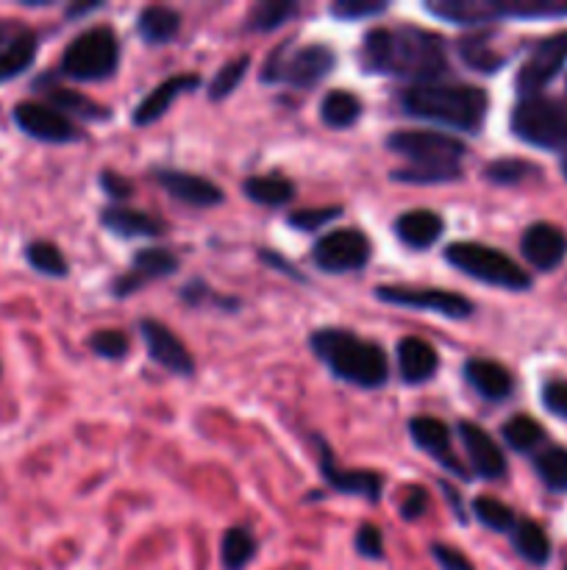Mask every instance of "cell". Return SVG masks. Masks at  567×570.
Segmentation results:
<instances>
[{
	"label": "cell",
	"instance_id": "6da1fadb",
	"mask_svg": "<svg viewBox=\"0 0 567 570\" xmlns=\"http://www.w3.org/2000/svg\"><path fill=\"white\" fill-rule=\"evenodd\" d=\"M362 68L367 73L395 76V79L434 84L448 73L445 42L432 31L404 26V29H373L362 42Z\"/></svg>",
	"mask_w": 567,
	"mask_h": 570
},
{
	"label": "cell",
	"instance_id": "7a4b0ae2",
	"mask_svg": "<svg viewBox=\"0 0 567 570\" xmlns=\"http://www.w3.org/2000/svg\"><path fill=\"white\" fill-rule=\"evenodd\" d=\"M406 114L448 126L462 134H478L487 118V92L473 84H415L401 96Z\"/></svg>",
	"mask_w": 567,
	"mask_h": 570
},
{
	"label": "cell",
	"instance_id": "3957f363",
	"mask_svg": "<svg viewBox=\"0 0 567 570\" xmlns=\"http://www.w3.org/2000/svg\"><path fill=\"white\" fill-rule=\"evenodd\" d=\"M312 348L317 357L332 368L334 376L343 381H351L356 387H382L389 379L387 353L354 331L345 329H321L312 334Z\"/></svg>",
	"mask_w": 567,
	"mask_h": 570
},
{
	"label": "cell",
	"instance_id": "277c9868",
	"mask_svg": "<svg viewBox=\"0 0 567 570\" xmlns=\"http://www.w3.org/2000/svg\"><path fill=\"white\" fill-rule=\"evenodd\" d=\"M445 259L462 270L470 279L484 281V284L500 287V290L520 292L531 287V279L523 268H517L506 253L495 251V248L482 246V242H454L445 251Z\"/></svg>",
	"mask_w": 567,
	"mask_h": 570
},
{
	"label": "cell",
	"instance_id": "5b68a950",
	"mask_svg": "<svg viewBox=\"0 0 567 570\" xmlns=\"http://www.w3.org/2000/svg\"><path fill=\"white\" fill-rule=\"evenodd\" d=\"M337 64L334 51L326 46H301V48H281L267 59L262 70V79L267 84H290L310 90L321 84Z\"/></svg>",
	"mask_w": 567,
	"mask_h": 570
},
{
	"label": "cell",
	"instance_id": "8992f818",
	"mask_svg": "<svg viewBox=\"0 0 567 570\" xmlns=\"http://www.w3.org/2000/svg\"><path fill=\"white\" fill-rule=\"evenodd\" d=\"M120 42L112 29H90L75 37L62 57V73L75 81H103L114 76Z\"/></svg>",
	"mask_w": 567,
	"mask_h": 570
},
{
	"label": "cell",
	"instance_id": "52a82bcc",
	"mask_svg": "<svg viewBox=\"0 0 567 570\" xmlns=\"http://www.w3.org/2000/svg\"><path fill=\"white\" fill-rule=\"evenodd\" d=\"M512 131L528 146L559 151L567 148V109L548 98H523L512 112Z\"/></svg>",
	"mask_w": 567,
	"mask_h": 570
},
{
	"label": "cell",
	"instance_id": "ba28073f",
	"mask_svg": "<svg viewBox=\"0 0 567 570\" xmlns=\"http://www.w3.org/2000/svg\"><path fill=\"white\" fill-rule=\"evenodd\" d=\"M387 148L404 157L412 168H462V157L467 153L465 142L439 131L404 129L389 134Z\"/></svg>",
	"mask_w": 567,
	"mask_h": 570
},
{
	"label": "cell",
	"instance_id": "9c48e42d",
	"mask_svg": "<svg viewBox=\"0 0 567 570\" xmlns=\"http://www.w3.org/2000/svg\"><path fill=\"white\" fill-rule=\"evenodd\" d=\"M376 298L384 303H393V307H406V309H428V312H437L443 318L465 320L473 314V303L467 301L459 292L448 290H434V287H378Z\"/></svg>",
	"mask_w": 567,
	"mask_h": 570
},
{
	"label": "cell",
	"instance_id": "30bf717a",
	"mask_svg": "<svg viewBox=\"0 0 567 570\" xmlns=\"http://www.w3.org/2000/svg\"><path fill=\"white\" fill-rule=\"evenodd\" d=\"M317 268L326 273H351L362 270L371 259V240L356 229H337L323 237L312 251Z\"/></svg>",
	"mask_w": 567,
	"mask_h": 570
},
{
	"label": "cell",
	"instance_id": "8fae6325",
	"mask_svg": "<svg viewBox=\"0 0 567 570\" xmlns=\"http://www.w3.org/2000/svg\"><path fill=\"white\" fill-rule=\"evenodd\" d=\"M14 123L26 131L29 137L40 142H51V146H68V142H79L81 134L62 112H57L48 103L26 101L14 107Z\"/></svg>",
	"mask_w": 567,
	"mask_h": 570
},
{
	"label": "cell",
	"instance_id": "7c38bea8",
	"mask_svg": "<svg viewBox=\"0 0 567 570\" xmlns=\"http://www.w3.org/2000/svg\"><path fill=\"white\" fill-rule=\"evenodd\" d=\"M567 62V31L561 34L548 37V40L539 42L531 51V57L526 59V64L517 73V90L526 92L528 98L534 92L543 90L548 81H554L559 76V70L565 68Z\"/></svg>",
	"mask_w": 567,
	"mask_h": 570
},
{
	"label": "cell",
	"instance_id": "4fadbf2b",
	"mask_svg": "<svg viewBox=\"0 0 567 570\" xmlns=\"http://www.w3.org/2000/svg\"><path fill=\"white\" fill-rule=\"evenodd\" d=\"M37 57V34L18 20H0V84L18 79Z\"/></svg>",
	"mask_w": 567,
	"mask_h": 570
},
{
	"label": "cell",
	"instance_id": "5bb4252c",
	"mask_svg": "<svg viewBox=\"0 0 567 570\" xmlns=\"http://www.w3.org/2000/svg\"><path fill=\"white\" fill-rule=\"evenodd\" d=\"M140 334L145 340L148 353H151L153 362L162 364L164 370L175 376H192L195 373V362H192L190 351H186L184 342L173 334L164 323L159 320H142Z\"/></svg>",
	"mask_w": 567,
	"mask_h": 570
},
{
	"label": "cell",
	"instance_id": "9a60e30c",
	"mask_svg": "<svg viewBox=\"0 0 567 570\" xmlns=\"http://www.w3.org/2000/svg\"><path fill=\"white\" fill-rule=\"evenodd\" d=\"M175 268H179V259H175L173 253L164 251V248H145V251H140L134 257V264H131L129 273L114 279L112 284L114 296L118 298L134 296V292L142 290L148 281L164 279V276L175 273Z\"/></svg>",
	"mask_w": 567,
	"mask_h": 570
},
{
	"label": "cell",
	"instance_id": "2e32d148",
	"mask_svg": "<svg viewBox=\"0 0 567 570\" xmlns=\"http://www.w3.org/2000/svg\"><path fill=\"white\" fill-rule=\"evenodd\" d=\"M409 434L412 440L417 442V446L423 448V451L428 453V457L437 459L443 468H448L450 473L462 476V479H467V470L465 464L456 459L454 448H450V431L448 426L443 423V420L437 418H428V414H421V418H412L409 420Z\"/></svg>",
	"mask_w": 567,
	"mask_h": 570
},
{
	"label": "cell",
	"instance_id": "e0dca14e",
	"mask_svg": "<svg viewBox=\"0 0 567 570\" xmlns=\"http://www.w3.org/2000/svg\"><path fill=\"white\" fill-rule=\"evenodd\" d=\"M156 181L170 192L173 198H179L181 203H190V207L198 209H209L223 203V190L217 184H212L209 179L195 173H184V170H164L159 168Z\"/></svg>",
	"mask_w": 567,
	"mask_h": 570
},
{
	"label": "cell",
	"instance_id": "ac0fdd59",
	"mask_svg": "<svg viewBox=\"0 0 567 570\" xmlns=\"http://www.w3.org/2000/svg\"><path fill=\"white\" fill-rule=\"evenodd\" d=\"M523 257L537 270H554L567 257L565 231L550 223H534L523 234Z\"/></svg>",
	"mask_w": 567,
	"mask_h": 570
},
{
	"label": "cell",
	"instance_id": "d6986e66",
	"mask_svg": "<svg viewBox=\"0 0 567 570\" xmlns=\"http://www.w3.org/2000/svg\"><path fill=\"white\" fill-rule=\"evenodd\" d=\"M321 470L328 479V484L337 487L340 492H351V496H362L367 501H378L382 498L384 479L371 470H340L334 462V453L326 442H321Z\"/></svg>",
	"mask_w": 567,
	"mask_h": 570
},
{
	"label": "cell",
	"instance_id": "ffe728a7",
	"mask_svg": "<svg viewBox=\"0 0 567 570\" xmlns=\"http://www.w3.org/2000/svg\"><path fill=\"white\" fill-rule=\"evenodd\" d=\"M459 437L478 476H484V479H500V476L506 473L504 451L495 446V440L487 431L465 420V423H459Z\"/></svg>",
	"mask_w": 567,
	"mask_h": 570
},
{
	"label": "cell",
	"instance_id": "44dd1931",
	"mask_svg": "<svg viewBox=\"0 0 567 570\" xmlns=\"http://www.w3.org/2000/svg\"><path fill=\"white\" fill-rule=\"evenodd\" d=\"M426 12L450 26H484L504 18V3H493V0H439V3H426Z\"/></svg>",
	"mask_w": 567,
	"mask_h": 570
},
{
	"label": "cell",
	"instance_id": "7402d4cb",
	"mask_svg": "<svg viewBox=\"0 0 567 570\" xmlns=\"http://www.w3.org/2000/svg\"><path fill=\"white\" fill-rule=\"evenodd\" d=\"M103 229H109L112 234L123 237V240H140V237H162L164 223L153 214L140 212V209L131 207H109L101 212Z\"/></svg>",
	"mask_w": 567,
	"mask_h": 570
},
{
	"label": "cell",
	"instance_id": "603a6c76",
	"mask_svg": "<svg viewBox=\"0 0 567 570\" xmlns=\"http://www.w3.org/2000/svg\"><path fill=\"white\" fill-rule=\"evenodd\" d=\"M398 368L406 384H423L439 368V357L421 337H404L398 342Z\"/></svg>",
	"mask_w": 567,
	"mask_h": 570
},
{
	"label": "cell",
	"instance_id": "cb8c5ba5",
	"mask_svg": "<svg viewBox=\"0 0 567 570\" xmlns=\"http://www.w3.org/2000/svg\"><path fill=\"white\" fill-rule=\"evenodd\" d=\"M201 84V79L198 76H173V79L162 81V84L156 87V90L151 92V96L145 98V101L136 107L134 112V123L136 126H148V123H156L159 118H162L164 112H168L170 107H173V101H179L184 92L195 90V87Z\"/></svg>",
	"mask_w": 567,
	"mask_h": 570
},
{
	"label": "cell",
	"instance_id": "d4e9b609",
	"mask_svg": "<svg viewBox=\"0 0 567 570\" xmlns=\"http://www.w3.org/2000/svg\"><path fill=\"white\" fill-rule=\"evenodd\" d=\"M465 379L473 390L487 401H504L512 392V376L509 370L500 368L493 359H467L465 362Z\"/></svg>",
	"mask_w": 567,
	"mask_h": 570
},
{
	"label": "cell",
	"instance_id": "484cf974",
	"mask_svg": "<svg viewBox=\"0 0 567 570\" xmlns=\"http://www.w3.org/2000/svg\"><path fill=\"white\" fill-rule=\"evenodd\" d=\"M445 223L439 214L428 212V209H415V212H406L395 220V234L404 246L417 248V251H426L434 242L443 237Z\"/></svg>",
	"mask_w": 567,
	"mask_h": 570
},
{
	"label": "cell",
	"instance_id": "4316f807",
	"mask_svg": "<svg viewBox=\"0 0 567 570\" xmlns=\"http://www.w3.org/2000/svg\"><path fill=\"white\" fill-rule=\"evenodd\" d=\"M181 29V14L168 7H145L136 18V31L148 46H162L170 42Z\"/></svg>",
	"mask_w": 567,
	"mask_h": 570
},
{
	"label": "cell",
	"instance_id": "83f0119b",
	"mask_svg": "<svg viewBox=\"0 0 567 570\" xmlns=\"http://www.w3.org/2000/svg\"><path fill=\"white\" fill-rule=\"evenodd\" d=\"M512 542H515L517 553L531 564H545L550 557V540L543 531V526L534 520H517L512 529Z\"/></svg>",
	"mask_w": 567,
	"mask_h": 570
},
{
	"label": "cell",
	"instance_id": "f1b7e54d",
	"mask_svg": "<svg viewBox=\"0 0 567 570\" xmlns=\"http://www.w3.org/2000/svg\"><path fill=\"white\" fill-rule=\"evenodd\" d=\"M242 190H245L251 201L264 203V207H284V203L295 198V184L281 179V176H251Z\"/></svg>",
	"mask_w": 567,
	"mask_h": 570
},
{
	"label": "cell",
	"instance_id": "f546056e",
	"mask_svg": "<svg viewBox=\"0 0 567 570\" xmlns=\"http://www.w3.org/2000/svg\"><path fill=\"white\" fill-rule=\"evenodd\" d=\"M321 114L323 123L332 126V129H351L362 118V101L354 92L334 90L323 98Z\"/></svg>",
	"mask_w": 567,
	"mask_h": 570
},
{
	"label": "cell",
	"instance_id": "4dcf8cb0",
	"mask_svg": "<svg viewBox=\"0 0 567 570\" xmlns=\"http://www.w3.org/2000/svg\"><path fill=\"white\" fill-rule=\"evenodd\" d=\"M256 557V540L251 531L245 529H229L223 534V546H220V559H223L225 570H245Z\"/></svg>",
	"mask_w": 567,
	"mask_h": 570
},
{
	"label": "cell",
	"instance_id": "1f68e13d",
	"mask_svg": "<svg viewBox=\"0 0 567 570\" xmlns=\"http://www.w3.org/2000/svg\"><path fill=\"white\" fill-rule=\"evenodd\" d=\"M543 437H545L543 426H539L534 418H528V414H515V418L504 426L506 446L515 448V451L520 453L534 451V448L543 442Z\"/></svg>",
	"mask_w": 567,
	"mask_h": 570
},
{
	"label": "cell",
	"instance_id": "d6a6232c",
	"mask_svg": "<svg viewBox=\"0 0 567 570\" xmlns=\"http://www.w3.org/2000/svg\"><path fill=\"white\" fill-rule=\"evenodd\" d=\"M534 464H537L539 479H543L550 490H556V492L567 490V451L565 448H559V446L545 448V451L534 459Z\"/></svg>",
	"mask_w": 567,
	"mask_h": 570
},
{
	"label": "cell",
	"instance_id": "836d02e7",
	"mask_svg": "<svg viewBox=\"0 0 567 570\" xmlns=\"http://www.w3.org/2000/svg\"><path fill=\"white\" fill-rule=\"evenodd\" d=\"M48 98H51L53 109L57 112H75L81 114V118H90V120H107L109 118V109L98 107V103H92L90 98L79 96V92H70V90H62V87H51V90H45Z\"/></svg>",
	"mask_w": 567,
	"mask_h": 570
},
{
	"label": "cell",
	"instance_id": "e575fe53",
	"mask_svg": "<svg viewBox=\"0 0 567 570\" xmlns=\"http://www.w3.org/2000/svg\"><path fill=\"white\" fill-rule=\"evenodd\" d=\"M26 259L42 276H53V279H64L68 276V259H64V253L53 242H31L26 248Z\"/></svg>",
	"mask_w": 567,
	"mask_h": 570
},
{
	"label": "cell",
	"instance_id": "d590c367",
	"mask_svg": "<svg viewBox=\"0 0 567 570\" xmlns=\"http://www.w3.org/2000/svg\"><path fill=\"white\" fill-rule=\"evenodd\" d=\"M459 57L465 59L467 68L478 70V73H498L500 64H504V57H498V53L484 42V37H467V40H462Z\"/></svg>",
	"mask_w": 567,
	"mask_h": 570
},
{
	"label": "cell",
	"instance_id": "8d00e7d4",
	"mask_svg": "<svg viewBox=\"0 0 567 570\" xmlns=\"http://www.w3.org/2000/svg\"><path fill=\"white\" fill-rule=\"evenodd\" d=\"M473 512H476V518L493 531H509L512 534V529L517 526L515 512H512L504 501H498V498H476V501H473Z\"/></svg>",
	"mask_w": 567,
	"mask_h": 570
},
{
	"label": "cell",
	"instance_id": "74e56055",
	"mask_svg": "<svg viewBox=\"0 0 567 570\" xmlns=\"http://www.w3.org/2000/svg\"><path fill=\"white\" fill-rule=\"evenodd\" d=\"M528 176H537V168L523 159H498V162H489L484 168V179L493 181V184H523Z\"/></svg>",
	"mask_w": 567,
	"mask_h": 570
},
{
	"label": "cell",
	"instance_id": "f35d334b",
	"mask_svg": "<svg viewBox=\"0 0 567 570\" xmlns=\"http://www.w3.org/2000/svg\"><path fill=\"white\" fill-rule=\"evenodd\" d=\"M295 12H298V7H295V3H262V7L253 9L251 18H247V29L251 31H275L279 26L287 23Z\"/></svg>",
	"mask_w": 567,
	"mask_h": 570
},
{
	"label": "cell",
	"instance_id": "ab89813d",
	"mask_svg": "<svg viewBox=\"0 0 567 570\" xmlns=\"http://www.w3.org/2000/svg\"><path fill=\"white\" fill-rule=\"evenodd\" d=\"M247 68H251V59L247 57L234 59V62L225 64V68L214 76L212 87H209V98H212V101H223V98H229L231 92L240 90V81L245 79Z\"/></svg>",
	"mask_w": 567,
	"mask_h": 570
},
{
	"label": "cell",
	"instance_id": "60d3db41",
	"mask_svg": "<svg viewBox=\"0 0 567 570\" xmlns=\"http://www.w3.org/2000/svg\"><path fill=\"white\" fill-rule=\"evenodd\" d=\"M462 176V168H406L393 170L395 181H404V184H448Z\"/></svg>",
	"mask_w": 567,
	"mask_h": 570
},
{
	"label": "cell",
	"instance_id": "b9f144b4",
	"mask_svg": "<svg viewBox=\"0 0 567 570\" xmlns=\"http://www.w3.org/2000/svg\"><path fill=\"white\" fill-rule=\"evenodd\" d=\"M90 348L103 359H123L125 351H129V337H125L123 331L114 329L95 331V334L90 337Z\"/></svg>",
	"mask_w": 567,
	"mask_h": 570
},
{
	"label": "cell",
	"instance_id": "7bdbcfd3",
	"mask_svg": "<svg viewBox=\"0 0 567 570\" xmlns=\"http://www.w3.org/2000/svg\"><path fill=\"white\" fill-rule=\"evenodd\" d=\"M340 214H343V209H340V207L298 209V212L290 214V226H293V229H301V231H315V229H321V226L337 220Z\"/></svg>",
	"mask_w": 567,
	"mask_h": 570
},
{
	"label": "cell",
	"instance_id": "ee69618b",
	"mask_svg": "<svg viewBox=\"0 0 567 570\" xmlns=\"http://www.w3.org/2000/svg\"><path fill=\"white\" fill-rule=\"evenodd\" d=\"M387 9V3H356V0H343V3H334L332 14L340 20H362L384 14Z\"/></svg>",
	"mask_w": 567,
	"mask_h": 570
},
{
	"label": "cell",
	"instance_id": "f6af8a7d",
	"mask_svg": "<svg viewBox=\"0 0 567 570\" xmlns=\"http://www.w3.org/2000/svg\"><path fill=\"white\" fill-rule=\"evenodd\" d=\"M356 551L367 559H382L384 557V534L376 526H362L360 534H356Z\"/></svg>",
	"mask_w": 567,
	"mask_h": 570
},
{
	"label": "cell",
	"instance_id": "bcb514c9",
	"mask_svg": "<svg viewBox=\"0 0 567 570\" xmlns=\"http://www.w3.org/2000/svg\"><path fill=\"white\" fill-rule=\"evenodd\" d=\"M543 403L556 418L567 420V381H548L543 387Z\"/></svg>",
	"mask_w": 567,
	"mask_h": 570
},
{
	"label": "cell",
	"instance_id": "7dc6e473",
	"mask_svg": "<svg viewBox=\"0 0 567 570\" xmlns=\"http://www.w3.org/2000/svg\"><path fill=\"white\" fill-rule=\"evenodd\" d=\"M432 553L443 570H476L465 553L456 551V548H450V546H443V542H434Z\"/></svg>",
	"mask_w": 567,
	"mask_h": 570
},
{
	"label": "cell",
	"instance_id": "c3c4849f",
	"mask_svg": "<svg viewBox=\"0 0 567 570\" xmlns=\"http://www.w3.org/2000/svg\"><path fill=\"white\" fill-rule=\"evenodd\" d=\"M426 509H428V492L423 490V487H409L404 503H401V514H404L406 520H417L426 514Z\"/></svg>",
	"mask_w": 567,
	"mask_h": 570
},
{
	"label": "cell",
	"instance_id": "681fc988",
	"mask_svg": "<svg viewBox=\"0 0 567 570\" xmlns=\"http://www.w3.org/2000/svg\"><path fill=\"white\" fill-rule=\"evenodd\" d=\"M101 187L107 190L109 198H114V201H125V198H131V192H134L129 179H123V176L118 173H101Z\"/></svg>",
	"mask_w": 567,
	"mask_h": 570
},
{
	"label": "cell",
	"instance_id": "f907efd6",
	"mask_svg": "<svg viewBox=\"0 0 567 570\" xmlns=\"http://www.w3.org/2000/svg\"><path fill=\"white\" fill-rule=\"evenodd\" d=\"M181 298H184L186 303H192V307H201L203 301H212V303H223V298L214 296L212 290H209L203 281H192V284H186L184 290H181Z\"/></svg>",
	"mask_w": 567,
	"mask_h": 570
},
{
	"label": "cell",
	"instance_id": "816d5d0a",
	"mask_svg": "<svg viewBox=\"0 0 567 570\" xmlns=\"http://www.w3.org/2000/svg\"><path fill=\"white\" fill-rule=\"evenodd\" d=\"M262 259H264V262H270V264H273L275 270H281V273L293 276L295 281H304V276H301L298 270L293 268V262H287V259H281L279 253H273V251H262Z\"/></svg>",
	"mask_w": 567,
	"mask_h": 570
},
{
	"label": "cell",
	"instance_id": "f5cc1de1",
	"mask_svg": "<svg viewBox=\"0 0 567 570\" xmlns=\"http://www.w3.org/2000/svg\"><path fill=\"white\" fill-rule=\"evenodd\" d=\"M561 170H565V179H567V153H565V159H561Z\"/></svg>",
	"mask_w": 567,
	"mask_h": 570
},
{
	"label": "cell",
	"instance_id": "db71d44e",
	"mask_svg": "<svg viewBox=\"0 0 567 570\" xmlns=\"http://www.w3.org/2000/svg\"><path fill=\"white\" fill-rule=\"evenodd\" d=\"M565 570H567V568H565Z\"/></svg>",
	"mask_w": 567,
	"mask_h": 570
}]
</instances>
